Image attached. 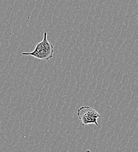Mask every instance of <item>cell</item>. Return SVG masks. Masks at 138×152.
<instances>
[{
    "label": "cell",
    "mask_w": 138,
    "mask_h": 152,
    "mask_svg": "<svg viewBox=\"0 0 138 152\" xmlns=\"http://www.w3.org/2000/svg\"><path fill=\"white\" fill-rule=\"evenodd\" d=\"M54 46L47 39V32H44V39L37 44L35 49L29 53H22L24 56H31L40 60L48 61L54 56Z\"/></svg>",
    "instance_id": "6da1fadb"
},
{
    "label": "cell",
    "mask_w": 138,
    "mask_h": 152,
    "mask_svg": "<svg viewBox=\"0 0 138 152\" xmlns=\"http://www.w3.org/2000/svg\"><path fill=\"white\" fill-rule=\"evenodd\" d=\"M77 115L83 126L94 124L99 127L98 119L101 115L95 109L89 106L81 107L77 111Z\"/></svg>",
    "instance_id": "7a4b0ae2"
},
{
    "label": "cell",
    "mask_w": 138,
    "mask_h": 152,
    "mask_svg": "<svg viewBox=\"0 0 138 152\" xmlns=\"http://www.w3.org/2000/svg\"><path fill=\"white\" fill-rule=\"evenodd\" d=\"M86 152H91V151H89V150H88V151H86Z\"/></svg>",
    "instance_id": "3957f363"
}]
</instances>
